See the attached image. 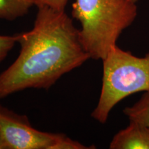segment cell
Listing matches in <instances>:
<instances>
[{
  "label": "cell",
  "instance_id": "6da1fadb",
  "mask_svg": "<svg viewBox=\"0 0 149 149\" xmlns=\"http://www.w3.org/2000/svg\"><path fill=\"white\" fill-rule=\"evenodd\" d=\"M18 36L19 54L0 73V100L27 88L48 89L91 59L65 11L40 7L33 29Z\"/></svg>",
  "mask_w": 149,
  "mask_h": 149
},
{
  "label": "cell",
  "instance_id": "7a4b0ae2",
  "mask_svg": "<svg viewBox=\"0 0 149 149\" xmlns=\"http://www.w3.org/2000/svg\"><path fill=\"white\" fill-rule=\"evenodd\" d=\"M137 15V3L129 0H74L72 3V17L81 24V44L95 60L107 57Z\"/></svg>",
  "mask_w": 149,
  "mask_h": 149
},
{
  "label": "cell",
  "instance_id": "3957f363",
  "mask_svg": "<svg viewBox=\"0 0 149 149\" xmlns=\"http://www.w3.org/2000/svg\"><path fill=\"white\" fill-rule=\"evenodd\" d=\"M102 61L101 93L91 117L104 124L119 102L135 93L149 91V52L139 57L115 45Z\"/></svg>",
  "mask_w": 149,
  "mask_h": 149
},
{
  "label": "cell",
  "instance_id": "277c9868",
  "mask_svg": "<svg viewBox=\"0 0 149 149\" xmlns=\"http://www.w3.org/2000/svg\"><path fill=\"white\" fill-rule=\"evenodd\" d=\"M64 136L35 129L26 115L0 105V149H55Z\"/></svg>",
  "mask_w": 149,
  "mask_h": 149
},
{
  "label": "cell",
  "instance_id": "5b68a950",
  "mask_svg": "<svg viewBox=\"0 0 149 149\" xmlns=\"http://www.w3.org/2000/svg\"><path fill=\"white\" fill-rule=\"evenodd\" d=\"M111 149H149V127L130 121L127 127L115 134L110 143Z\"/></svg>",
  "mask_w": 149,
  "mask_h": 149
},
{
  "label": "cell",
  "instance_id": "8992f818",
  "mask_svg": "<svg viewBox=\"0 0 149 149\" xmlns=\"http://www.w3.org/2000/svg\"><path fill=\"white\" fill-rule=\"evenodd\" d=\"M35 0H0V19L13 21L26 15Z\"/></svg>",
  "mask_w": 149,
  "mask_h": 149
},
{
  "label": "cell",
  "instance_id": "52a82bcc",
  "mask_svg": "<svg viewBox=\"0 0 149 149\" xmlns=\"http://www.w3.org/2000/svg\"><path fill=\"white\" fill-rule=\"evenodd\" d=\"M123 113L129 121H135L149 127V91L143 93L133 106L126 107Z\"/></svg>",
  "mask_w": 149,
  "mask_h": 149
},
{
  "label": "cell",
  "instance_id": "ba28073f",
  "mask_svg": "<svg viewBox=\"0 0 149 149\" xmlns=\"http://www.w3.org/2000/svg\"><path fill=\"white\" fill-rule=\"evenodd\" d=\"M18 34L14 35H0V64L4 60L9 52L18 41Z\"/></svg>",
  "mask_w": 149,
  "mask_h": 149
},
{
  "label": "cell",
  "instance_id": "9c48e42d",
  "mask_svg": "<svg viewBox=\"0 0 149 149\" xmlns=\"http://www.w3.org/2000/svg\"><path fill=\"white\" fill-rule=\"evenodd\" d=\"M68 0H35V5L37 8L47 6L55 10L65 11Z\"/></svg>",
  "mask_w": 149,
  "mask_h": 149
},
{
  "label": "cell",
  "instance_id": "30bf717a",
  "mask_svg": "<svg viewBox=\"0 0 149 149\" xmlns=\"http://www.w3.org/2000/svg\"><path fill=\"white\" fill-rule=\"evenodd\" d=\"M129 1H132V2H134V3H137V1H138V0H129Z\"/></svg>",
  "mask_w": 149,
  "mask_h": 149
}]
</instances>
